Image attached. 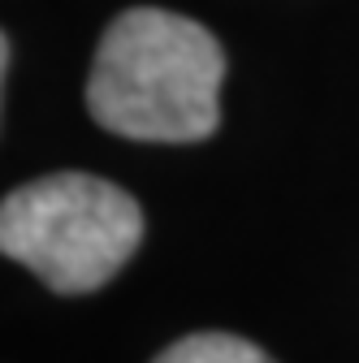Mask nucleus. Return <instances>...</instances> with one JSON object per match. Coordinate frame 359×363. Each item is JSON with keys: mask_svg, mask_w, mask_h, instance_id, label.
Instances as JSON below:
<instances>
[{"mask_svg": "<svg viewBox=\"0 0 359 363\" xmlns=\"http://www.w3.org/2000/svg\"><path fill=\"white\" fill-rule=\"evenodd\" d=\"M226 52L212 30L169 9L109 22L87 78V113L139 143H199L221 121Z\"/></svg>", "mask_w": 359, "mask_h": 363, "instance_id": "f257e3e1", "label": "nucleus"}, {"mask_svg": "<svg viewBox=\"0 0 359 363\" xmlns=\"http://www.w3.org/2000/svg\"><path fill=\"white\" fill-rule=\"evenodd\" d=\"M143 242V212L96 173H53L0 203V251L57 294L109 286Z\"/></svg>", "mask_w": 359, "mask_h": 363, "instance_id": "f03ea898", "label": "nucleus"}, {"mask_svg": "<svg viewBox=\"0 0 359 363\" xmlns=\"http://www.w3.org/2000/svg\"><path fill=\"white\" fill-rule=\"evenodd\" d=\"M156 363H277V359L238 333H191L160 350Z\"/></svg>", "mask_w": 359, "mask_h": 363, "instance_id": "7ed1b4c3", "label": "nucleus"}]
</instances>
